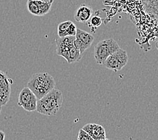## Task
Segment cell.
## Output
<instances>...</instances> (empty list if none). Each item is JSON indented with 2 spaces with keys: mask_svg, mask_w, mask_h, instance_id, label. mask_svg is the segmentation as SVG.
<instances>
[{
  "mask_svg": "<svg viewBox=\"0 0 158 140\" xmlns=\"http://www.w3.org/2000/svg\"><path fill=\"white\" fill-rule=\"evenodd\" d=\"M12 80L7 74L0 70V106H5L9 102L11 94Z\"/></svg>",
  "mask_w": 158,
  "mask_h": 140,
  "instance_id": "ba28073f",
  "label": "cell"
},
{
  "mask_svg": "<svg viewBox=\"0 0 158 140\" xmlns=\"http://www.w3.org/2000/svg\"><path fill=\"white\" fill-rule=\"evenodd\" d=\"M77 140H94L91 136L88 133L84 131L82 129H81L78 131Z\"/></svg>",
  "mask_w": 158,
  "mask_h": 140,
  "instance_id": "e0dca14e",
  "label": "cell"
},
{
  "mask_svg": "<svg viewBox=\"0 0 158 140\" xmlns=\"http://www.w3.org/2000/svg\"><path fill=\"white\" fill-rule=\"evenodd\" d=\"M101 140H110V139H107V138H106V139H101Z\"/></svg>",
  "mask_w": 158,
  "mask_h": 140,
  "instance_id": "7402d4cb",
  "label": "cell"
},
{
  "mask_svg": "<svg viewBox=\"0 0 158 140\" xmlns=\"http://www.w3.org/2000/svg\"><path fill=\"white\" fill-rule=\"evenodd\" d=\"M156 48L158 49V41H157V42H156Z\"/></svg>",
  "mask_w": 158,
  "mask_h": 140,
  "instance_id": "ffe728a7",
  "label": "cell"
},
{
  "mask_svg": "<svg viewBox=\"0 0 158 140\" xmlns=\"http://www.w3.org/2000/svg\"><path fill=\"white\" fill-rule=\"evenodd\" d=\"M71 23V21H65L58 24V26H57V34H58L59 37H65V35H64L65 34V32Z\"/></svg>",
  "mask_w": 158,
  "mask_h": 140,
  "instance_id": "5bb4252c",
  "label": "cell"
},
{
  "mask_svg": "<svg viewBox=\"0 0 158 140\" xmlns=\"http://www.w3.org/2000/svg\"><path fill=\"white\" fill-rule=\"evenodd\" d=\"M94 39V36L91 33L77 28V34L75 36L74 46L82 55L86 50L91 46Z\"/></svg>",
  "mask_w": 158,
  "mask_h": 140,
  "instance_id": "52a82bcc",
  "label": "cell"
},
{
  "mask_svg": "<svg viewBox=\"0 0 158 140\" xmlns=\"http://www.w3.org/2000/svg\"><path fill=\"white\" fill-rule=\"evenodd\" d=\"M27 9L31 14L36 16H39V11L38 6L35 0H27Z\"/></svg>",
  "mask_w": 158,
  "mask_h": 140,
  "instance_id": "4fadbf2b",
  "label": "cell"
},
{
  "mask_svg": "<svg viewBox=\"0 0 158 140\" xmlns=\"http://www.w3.org/2000/svg\"><path fill=\"white\" fill-rule=\"evenodd\" d=\"M102 23V20L101 17L99 16H93L90 18V22H89V24L92 27H99L101 26Z\"/></svg>",
  "mask_w": 158,
  "mask_h": 140,
  "instance_id": "9a60e30c",
  "label": "cell"
},
{
  "mask_svg": "<svg viewBox=\"0 0 158 140\" xmlns=\"http://www.w3.org/2000/svg\"><path fill=\"white\" fill-rule=\"evenodd\" d=\"M37 1H42V2H48V3H53V0H37Z\"/></svg>",
  "mask_w": 158,
  "mask_h": 140,
  "instance_id": "d6986e66",
  "label": "cell"
},
{
  "mask_svg": "<svg viewBox=\"0 0 158 140\" xmlns=\"http://www.w3.org/2000/svg\"><path fill=\"white\" fill-rule=\"evenodd\" d=\"M1 111H2V106H0V113H1Z\"/></svg>",
  "mask_w": 158,
  "mask_h": 140,
  "instance_id": "44dd1931",
  "label": "cell"
},
{
  "mask_svg": "<svg viewBox=\"0 0 158 140\" xmlns=\"http://www.w3.org/2000/svg\"><path fill=\"white\" fill-rule=\"evenodd\" d=\"M63 103L62 92L58 89H53L48 94L37 100V109L39 113L46 116L55 115Z\"/></svg>",
  "mask_w": 158,
  "mask_h": 140,
  "instance_id": "7a4b0ae2",
  "label": "cell"
},
{
  "mask_svg": "<svg viewBox=\"0 0 158 140\" xmlns=\"http://www.w3.org/2000/svg\"><path fill=\"white\" fill-rule=\"evenodd\" d=\"M77 28L76 26V25H75L74 23L72 22L70 24V25L68 28H67V30L65 32V37H69V36H73V37H75L77 34Z\"/></svg>",
  "mask_w": 158,
  "mask_h": 140,
  "instance_id": "2e32d148",
  "label": "cell"
},
{
  "mask_svg": "<svg viewBox=\"0 0 158 140\" xmlns=\"http://www.w3.org/2000/svg\"><path fill=\"white\" fill-rule=\"evenodd\" d=\"M5 133L3 131L0 130V140H4L5 139Z\"/></svg>",
  "mask_w": 158,
  "mask_h": 140,
  "instance_id": "ac0fdd59",
  "label": "cell"
},
{
  "mask_svg": "<svg viewBox=\"0 0 158 140\" xmlns=\"http://www.w3.org/2000/svg\"><path fill=\"white\" fill-rule=\"evenodd\" d=\"M56 81L48 73H36L29 79L27 87L33 92L38 100L55 88Z\"/></svg>",
  "mask_w": 158,
  "mask_h": 140,
  "instance_id": "6da1fadb",
  "label": "cell"
},
{
  "mask_svg": "<svg viewBox=\"0 0 158 140\" xmlns=\"http://www.w3.org/2000/svg\"><path fill=\"white\" fill-rule=\"evenodd\" d=\"M37 100L33 92L26 86L20 92L18 105L28 112H33L37 109Z\"/></svg>",
  "mask_w": 158,
  "mask_h": 140,
  "instance_id": "5b68a950",
  "label": "cell"
},
{
  "mask_svg": "<svg viewBox=\"0 0 158 140\" xmlns=\"http://www.w3.org/2000/svg\"><path fill=\"white\" fill-rule=\"evenodd\" d=\"M93 9L87 5L82 4L75 11L74 18L78 22L86 24L90 20L93 14Z\"/></svg>",
  "mask_w": 158,
  "mask_h": 140,
  "instance_id": "30bf717a",
  "label": "cell"
},
{
  "mask_svg": "<svg viewBox=\"0 0 158 140\" xmlns=\"http://www.w3.org/2000/svg\"><path fill=\"white\" fill-rule=\"evenodd\" d=\"M35 1L38 6V8L39 11V16H44L50 12V10H51V8H52V3L45 2L42 1H37V0H35Z\"/></svg>",
  "mask_w": 158,
  "mask_h": 140,
  "instance_id": "8fae6325",
  "label": "cell"
},
{
  "mask_svg": "<svg viewBox=\"0 0 158 140\" xmlns=\"http://www.w3.org/2000/svg\"><path fill=\"white\" fill-rule=\"evenodd\" d=\"M120 49L119 45L113 38H110L99 41L94 48V57L97 63L103 65L107 57Z\"/></svg>",
  "mask_w": 158,
  "mask_h": 140,
  "instance_id": "3957f363",
  "label": "cell"
},
{
  "mask_svg": "<svg viewBox=\"0 0 158 140\" xmlns=\"http://www.w3.org/2000/svg\"><path fill=\"white\" fill-rule=\"evenodd\" d=\"M75 37L69 36L66 37H58L55 39L57 55L64 57L68 63L70 59V50L74 46Z\"/></svg>",
  "mask_w": 158,
  "mask_h": 140,
  "instance_id": "8992f818",
  "label": "cell"
},
{
  "mask_svg": "<svg viewBox=\"0 0 158 140\" xmlns=\"http://www.w3.org/2000/svg\"><path fill=\"white\" fill-rule=\"evenodd\" d=\"M82 129L88 133L94 140H101L106 138L105 129L100 125L88 123L86 124Z\"/></svg>",
  "mask_w": 158,
  "mask_h": 140,
  "instance_id": "9c48e42d",
  "label": "cell"
},
{
  "mask_svg": "<svg viewBox=\"0 0 158 140\" xmlns=\"http://www.w3.org/2000/svg\"><path fill=\"white\" fill-rule=\"evenodd\" d=\"M82 56V55L78 51V49L76 46H73L70 50V59L68 63L71 64L79 62L81 59Z\"/></svg>",
  "mask_w": 158,
  "mask_h": 140,
  "instance_id": "7c38bea8",
  "label": "cell"
},
{
  "mask_svg": "<svg viewBox=\"0 0 158 140\" xmlns=\"http://www.w3.org/2000/svg\"><path fill=\"white\" fill-rule=\"evenodd\" d=\"M128 61L127 53L124 50L120 49L116 52L107 57L103 66L114 71H120L126 66Z\"/></svg>",
  "mask_w": 158,
  "mask_h": 140,
  "instance_id": "277c9868",
  "label": "cell"
}]
</instances>
